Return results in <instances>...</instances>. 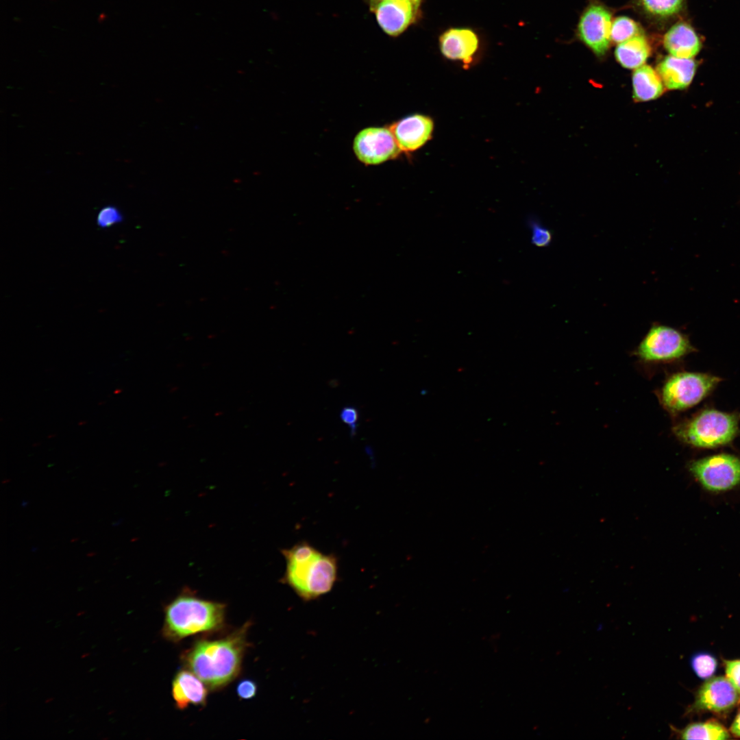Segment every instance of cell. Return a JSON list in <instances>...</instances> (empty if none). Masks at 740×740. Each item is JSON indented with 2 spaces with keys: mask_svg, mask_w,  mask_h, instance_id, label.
Instances as JSON below:
<instances>
[{
  "mask_svg": "<svg viewBox=\"0 0 740 740\" xmlns=\"http://www.w3.org/2000/svg\"><path fill=\"white\" fill-rule=\"evenodd\" d=\"M633 99L637 102L653 100L664 92V84L657 73L649 65H643L632 74Z\"/></svg>",
  "mask_w": 740,
  "mask_h": 740,
  "instance_id": "cell-17",
  "label": "cell"
},
{
  "mask_svg": "<svg viewBox=\"0 0 740 740\" xmlns=\"http://www.w3.org/2000/svg\"><path fill=\"white\" fill-rule=\"evenodd\" d=\"M442 54L451 60L460 61L469 66L473 60L479 47L476 34L467 28H452L439 38Z\"/></svg>",
  "mask_w": 740,
  "mask_h": 740,
  "instance_id": "cell-13",
  "label": "cell"
},
{
  "mask_svg": "<svg viewBox=\"0 0 740 740\" xmlns=\"http://www.w3.org/2000/svg\"><path fill=\"white\" fill-rule=\"evenodd\" d=\"M721 381L720 378L708 373L678 372L664 382L657 395L663 408L675 415L699 404Z\"/></svg>",
  "mask_w": 740,
  "mask_h": 740,
  "instance_id": "cell-5",
  "label": "cell"
},
{
  "mask_svg": "<svg viewBox=\"0 0 740 740\" xmlns=\"http://www.w3.org/2000/svg\"><path fill=\"white\" fill-rule=\"evenodd\" d=\"M353 151L365 165L380 164L395 159L402 153L388 126L360 130L354 138Z\"/></svg>",
  "mask_w": 740,
  "mask_h": 740,
  "instance_id": "cell-8",
  "label": "cell"
},
{
  "mask_svg": "<svg viewBox=\"0 0 740 740\" xmlns=\"http://www.w3.org/2000/svg\"><path fill=\"white\" fill-rule=\"evenodd\" d=\"M529 225L532 230V243L537 247H547L552 241V232L536 221L530 220Z\"/></svg>",
  "mask_w": 740,
  "mask_h": 740,
  "instance_id": "cell-24",
  "label": "cell"
},
{
  "mask_svg": "<svg viewBox=\"0 0 740 740\" xmlns=\"http://www.w3.org/2000/svg\"><path fill=\"white\" fill-rule=\"evenodd\" d=\"M249 626L246 623L223 638L196 641L182 656L186 669L210 690L228 684L240 672Z\"/></svg>",
  "mask_w": 740,
  "mask_h": 740,
  "instance_id": "cell-1",
  "label": "cell"
},
{
  "mask_svg": "<svg viewBox=\"0 0 740 740\" xmlns=\"http://www.w3.org/2000/svg\"><path fill=\"white\" fill-rule=\"evenodd\" d=\"M730 735L736 738H740V706L738 708L735 717L729 729Z\"/></svg>",
  "mask_w": 740,
  "mask_h": 740,
  "instance_id": "cell-28",
  "label": "cell"
},
{
  "mask_svg": "<svg viewBox=\"0 0 740 740\" xmlns=\"http://www.w3.org/2000/svg\"><path fill=\"white\" fill-rule=\"evenodd\" d=\"M695 351L688 337L670 326L654 324L634 351V355L646 363H661L678 360Z\"/></svg>",
  "mask_w": 740,
  "mask_h": 740,
  "instance_id": "cell-6",
  "label": "cell"
},
{
  "mask_svg": "<svg viewBox=\"0 0 740 740\" xmlns=\"http://www.w3.org/2000/svg\"><path fill=\"white\" fill-rule=\"evenodd\" d=\"M641 34L642 29L637 23L627 16H618L612 23L610 40L615 43L619 44Z\"/></svg>",
  "mask_w": 740,
  "mask_h": 740,
  "instance_id": "cell-21",
  "label": "cell"
},
{
  "mask_svg": "<svg viewBox=\"0 0 740 740\" xmlns=\"http://www.w3.org/2000/svg\"><path fill=\"white\" fill-rule=\"evenodd\" d=\"M641 9L649 15L665 18L680 11L684 0H635Z\"/></svg>",
  "mask_w": 740,
  "mask_h": 740,
  "instance_id": "cell-20",
  "label": "cell"
},
{
  "mask_svg": "<svg viewBox=\"0 0 740 740\" xmlns=\"http://www.w3.org/2000/svg\"><path fill=\"white\" fill-rule=\"evenodd\" d=\"M697 69L694 60L679 58L672 56L664 58L657 66L658 73L665 87L669 90H682L692 82Z\"/></svg>",
  "mask_w": 740,
  "mask_h": 740,
  "instance_id": "cell-15",
  "label": "cell"
},
{
  "mask_svg": "<svg viewBox=\"0 0 740 740\" xmlns=\"http://www.w3.org/2000/svg\"><path fill=\"white\" fill-rule=\"evenodd\" d=\"M225 614L224 604L184 592L165 606L162 635L177 642L196 634L219 630L223 626Z\"/></svg>",
  "mask_w": 740,
  "mask_h": 740,
  "instance_id": "cell-3",
  "label": "cell"
},
{
  "mask_svg": "<svg viewBox=\"0 0 740 740\" xmlns=\"http://www.w3.org/2000/svg\"><path fill=\"white\" fill-rule=\"evenodd\" d=\"M726 677L740 693V659L723 661Z\"/></svg>",
  "mask_w": 740,
  "mask_h": 740,
  "instance_id": "cell-25",
  "label": "cell"
},
{
  "mask_svg": "<svg viewBox=\"0 0 740 740\" xmlns=\"http://www.w3.org/2000/svg\"><path fill=\"white\" fill-rule=\"evenodd\" d=\"M689 470L703 487L711 491H724L740 484V458L718 454L692 461Z\"/></svg>",
  "mask_w": 740,
  "mask_h": 740,
  "instance_id": "cell-7",
  "label": "cell"
},
{
  "mask_svg": "<svg viewBox=\"0 0 740 740\" xmlns=\"http://www.w3.org/2000/svg\"><path fill=\"white\" fill-rule=\"evenodd\" d=\"M675 736L681 739L724 740L730 738V732L715 719L691 723L682 729L671 726Z\"/></svg>",
  "mask_w": 740,
  "mask_h": 740,
  "instance_id": "cell-19",
  "label": "cell"
},
{
  "mask_svg": "<svg viewBox=\"0 0 740 740\" xmlns=\"http://www.w3.org/2000/svg\"><path fill=\"white\" fill-rule=\"evenodd\" d=\"M402 152H413L432 137L434 123L426 115L413 114L388 125Z\"/></svg>",
  "mask_w": 740,
  "mask_h": 740,
  "instance_id": "cell-12",
  "label": "cell"
},
{
  "mask_svg": "<svg viewBox=\"0 0 740 740\" xmlns=\"http://www.w3.org/2000/svg\"><path fill=\"white\" fill-rule=\"evenodd\" d=\"M238 696L243 700L253 698L257 693V684L249 679L241 680L236 687Z\"/></svg>",
  "mask_w": 740,
  "mask_h": 740,
  "instance_id": "cell-26",
  "label": "cell"
},
{
  "mask_svg": "<svg viewBox=\"0 0 740 740\" xmlns=\"http://www.w3.org/2000/svg\"><path fill=\"white\" fill-rule=\"evenodd\" d=\"M123 216L120 210L114 206L108 205L103 207L98 212L96 222L101 228H108L121 223Z\"/></svg>",
  "mask_w": 740,
  "mask_h": 740,
  "instance_id": "cell-23",
  "label": "cell"
},
{
  "mask_svg": "<svg viewBox=\"0 0 740 740\" xmlns=\"http://www.w3.org/2000/svg\"><path fill=\"white\" fill-rule=\"evenodd\" d=\"M663 45L669 53L679 58L692 59L701 49V42L693 29L680 22L665 34Z\"/></svg>",
  "mask_w": 740,
  "mask_h": 740,
  "instance_id": "cell-16",
  "label": "cell"
},
{
  "mask_svg": "<svg viewBox=\"0 0 740 740\" xmlns=\"http://www.w3.org/2000/svg\"><path fill=\"white\" fill-rule=\"evenodd\" d=\"M369 4L382 31L397 36L415 21L421 3L416 0H375Z\"/></svg>",
  "mask_w": 740,
  "mask_h": 740,
  "instance_id": "cell-10",
  "label": "cell"
},
{
  "mask_svg": "<svg viewBox=\"0 0 740 740\" xmlns=\"http://www.w3.org/2000/svg\"><path fill=\"white\" fill-rule=\"evenodd\" d=\"M207 688L203 681L188 669L179 671L172 682V696L176 707L182 710L190 704L204 705Z\"/></svg>",
  "mask_w": 740,
  "mask_h": 740,
  "instance_id": "cell-14",
  "label": "cell"
},
{
  "mask_svg": "<svg viewBox=\"0 0 740 740\" xmlns=\"http://www.w3.org/2000/svg\"><path fill=\"white\" fill-rule=\"evenodd\" d=\"M341 420L349 425L352 429L356 428V423L358 419L357 410L352 406L345 407L341 412Z\"/></svg>",
  "mask_w": 740,
  "mask_h": 740,
  "instance_id": "cell-27",
  "label": "cell"
},
{
  "mask_svg": "<svg viewBox=\"0 0 740 740\" xmlns=\"http://www.w3.org/2000/svg\"><path fill=\"white\" fill-rule=\"evenodd\" d=\"M690 665L698 677L702 680H707L715 674L718 661L712 653L702 651L691 656Z\"/></svg>",
  "mask_w": 740,
  "mask_h": 740,
  "instance_id": "cell-22",
  "label": "cell"
},
{
  "mask_svg": "<svg viewBox=\"0 0 740 740\" xmlns=\"http://www.w3.org/2000/svg\"><path fill=\"white\" fill-rule=\"evenodd\" d=\"M682 442L698 448H715L730 443L739 432V416L713 408L698 412L673 428Z\"/></svg>",
  "mask_w": 740,
  "mask_h": 740,
  "instance_id": "cell-4",
  "label": "cell"
},
{
  "mask_svg": "<svg viewBox=\"0 0 740 740\" xmlns=\"http://www.w3.org/2000/svg\"><path fill=\"white\" fill-rule=\"evenodd\" d=\"M282 554L286 570L282 581L302 600L310 601L329 593L338 578V560L306 541L298 543Z\"/></svg>",
  "mask_w": 740,
  "mask_h": 740,
  "instance_id": "cell-2",
  "label": "cell"
},
{
  "mask_svg": "<svg viewBox=\"0 0 740 740\" xmlns=\"http://www.w3.org/2000/svg\"><path fill=\"white\" fill-rule=\"evenodd\" d=\"M740 704V693L726 677L715 676L707 679L698 689L693 703L687 714L708 712L717 715L730 713Z\"/></svg>",
  "mask_w": 740,
  "mask_h": 740,
  "instance_id": "cell-9",
  "label": "cell"
},
{
  "mask_svg": "<svg viewBox=\"0 0 740 740\" xmlns=\"http://www.w3.org/2000/svg\"><path fill=\"white\" fill-rule=\"evenodd\" d=\"M651 53V47L643 35L619 43L615 49L617 62L624 68L637 69L644 64Z\"/></svg>",
  "mask_w": 740,
  "mask_h": 740,
  "instance_id": "cell-18",
  "label": "cell"
},
{
  "mask_svg": "<svg viewBox=\"0 0 740 740\" xmlns=\"http://www.w3.org/2000/svg\"><path fill=\"white\" fill-rule=\"evenodd\" d=\"M611 25L608 10L592 3L581 15L578 27L580 38L597 56H603L610 45Z\"/></svg>",
  "mask_w": 740,
  "mask_h": 740,
  "instance_id": "cell-11",
  "label": "cell"
}]
</instances>
